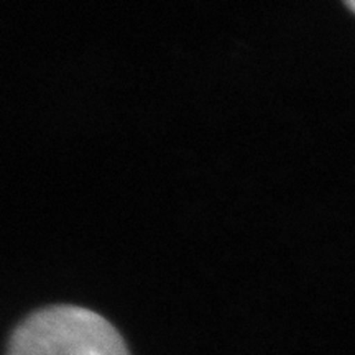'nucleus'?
Returning <instances> with one entry per match:
<instances>
[{
    "label": "nucleus",
    "mask_w": 355,
    "mask_h": 355,
    "mask_svg": "<svg viewBox=\"0 0 355 355\" xmlns=\"http://www.w3.org/2000/svg\"><path fill=\"white\" fill-rule=\"evenodd\" d=\"M7 355H128V350L122 336L101 314L58 304L19 324Z\"/></svg>",
    "instance_id": "obj_1"
},
{
    "label": "nucleus",
    "mask_w": 355,
    "mask_h": 355,
    "mask_svg": "<svg viewBox=\"0 0 355 355\" xmlns=\"http://www.w3.org/2000/svg\"><path fill=\"white\" fill-rule=\"evenodd\" d=\"M347 7H349V8H352V10L355 12V2H349V3H347Z\"/></svg>",
    "instance_id": "obj_2"
}]
</instances>
